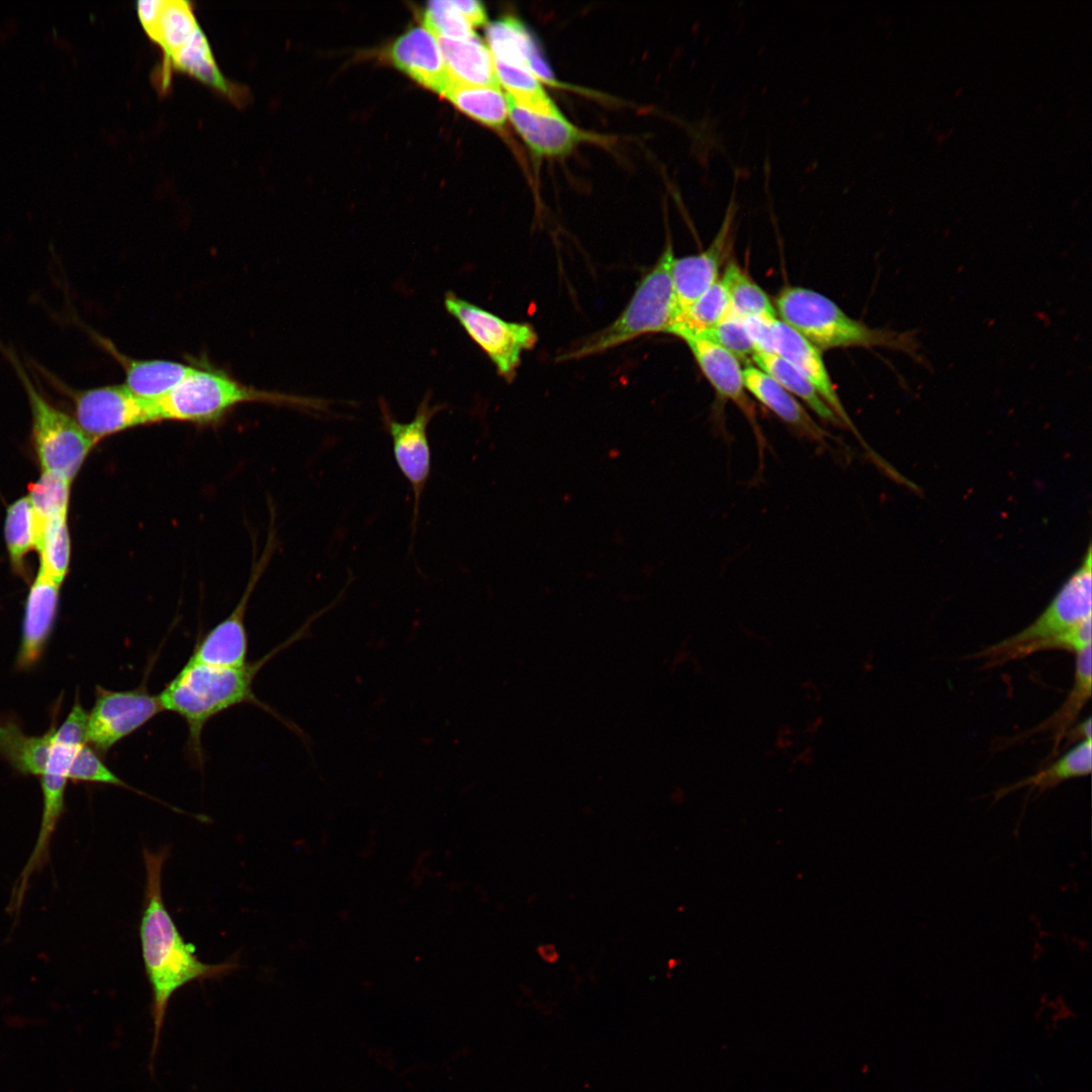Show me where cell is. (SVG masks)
<instances>
[{
  "label": "cell",
  "mask_w": 1092,
  "mask_h": 1092,
  "mask_svg": "<svg viewBox=\"0 0 1092 1092\" xmlns=\"http://www.w3.org/2000/svg\"><path fill=\"white\" fill-rule=\"evenodd\" d=\"M168 854L167 846L157 851L149 848L143 850L146 887L140 939L145 972L152 991V1062L159 1046L168 1005L175 992L192 982L221 978L239 967L235 961L219 964L201 962L195 953V946L181 935L163 898L162 873Z\"/></svg>",
  "instance_id": "1"
},
{
  "label": "cell",
  "mask_w": 1092,
  "mask_h": 1092,
  "mask_svg": "<svg viewBox=\"0 0 1092 1092\" xmlns=\"http://www.w3.org/2000/svg\"><path fill=\"white\" fill-rule=\"evenodd\" d=\"M776 306L782 321L819 350L885 347L923 363L916 332L871 329L812 289L786 287L778 294Z\"/></svg>",
  "instance_id": "2"
},
{
  "label": "cell",
  "mask_w": 1092,
  "mask_h": 1092,
  "mask_svg": "<svg viewBox=\"0 0 1092 1092\" xmlns=\"http://www.w3.org/2000/svg\"><path fill=\"white\" fill-rule=\"evenodd\" d=\"M270 654L240 667H218L188 660L159 695L165 711L183 718L189 730V742L201 754V733L215 715L244 703L259 701L253 682Z\"/></svg>",
  "instance_id": "3"
},
{
  "label": "cell",
  "mask_w": 1092,
  "mask_h": 1092,
  "mask_svg": "<svg viewBox=\"0 0 1092 1092\" xmlns=\"http://www.w3.org/2000/svg\"><path fill=\"white\" fill-rule=\"evenodd\" d=\"M174 388L153 399L158 421L211 424L221 420L237 405L268 402L323 410L324 401L276 391L258 389L233 378L226 372L198 363Z\"/></svg>",
  "instance_id": "4"
},
{
  "label": "cell",
  "mask_w": 1092,
  "mask_h": 1092,
  "mask_svg": "<svg viewBox=\"0 0 1092 1092\" xmlns=\"http://www.w3.org/2000/svg\"><path fill=\"white\" fill-rule=\"evenodd\" d=\"M674 258L672 244L667 241L657 262L641 278L619 316L611 325L559 355L557 361L600 354L643 335L669 333L678 314L671 278Z\"/></svg>",
  "instance_id": "5"
},
{
  "label": "cell",
  "mask_w": 1092,
  "mask_h": 1092,
  "mask_svg": "<svg viewBox=\"0 0 1092 1092\" xmlns=\"http://www.w3.org/2000/svg\"><path fill=\"white\" fill-rule=\"evenodd\" d=\"M28 399L31 433L41 472L73 481L92 448L98 443L87 435L74 417L52 404L37 389L17 355L3 345Z\"/></svg>",
  "instance_id": "6"
},
{
  "label": "cell",
  "mask_w": 1092,
  "mask_h": 1092,
  "mask_svg": "<svg viewBox=\"0 0 1092 1092\" xmlns=\"http://www.w3.org/2000/svg\"><path fill=\"white\" fill-rule=\"evenodd\" d=\"M1092 555L1088 545L1080 566L1063 584L1045 610L1029 626L984 648L972 657L986 659V667H994L1026 656L1027 650L1054 638L1091 617Z\"/></svg>",
  "instance_id": "7"
},
{
  "label": "cell",
  "mask_w": 1092,
  "mask_h": 1092,
  "mask_svg": "<svg viewBox=\"0 0 1092 1092\" xmlns=\"http://www.w3.org/2000/svg\"><path fill=\"white\" fill-rule=\"evenodd\" d=\"M445 307L470 339L483 351L507 380H513L524 352L532 350L538 336L526 323L508 322L454 292L445 295Z\"/></svg>",
  "instance_id": "8"
},
{
  "label": "cell",
  "mask_w": 1092,
  "mask_h": 1092,
  "mask_svg": "<svg viewBox=\"0 0 1092 1092\" xmlns=\"http://www.w3.org/2000/svg\"><path fill=\"white\" fill-rule=\"evenodd\" d=\"M57 387L72 400L75 420L96 442L134 427L159 423L154 400L138 397L123 384L73 389L59 383Z\"/></svg>",
  "instance_id": "9"
},
{
  "label": "cell",
  "mask_w": 1092,
  "mask_h": 1092,
  "mask_svg": "<svg viewBox=\"0 0 1092 1092\" xmlns=\"http://www.w3.org/2000/svg\"><path fill=\"white\" fill-rule=\"evenodd\" d=\"M163 711L159 695L150 694L146 686L118 692L97 687L88 713L87 743L99 753H106Z\"/></svg>",
  "instance_id": "10"
},
{
  "label": "cell",
  "mask_w": 1092,
  "mask_h": 1092,
  "mask_svg": "<svg viewBox=\"0 0 1092 1092\" xmlns=\"http://www.w3.org/2000/svg\"><path fill=\"white\" fill-rule=\"evenodd\" d=\"M380 406L383 422L392 440L394 459L413 489L412 526L415 532L421 498L431 472V449L427 429L432 418L443 410L444 405H431L430 397L425 396L414 419L408 423H400L392 418L385 403Z\"/></svg>",
  "instance_id": "11"
},
{
  "label": "cell",
  "mask_w": 1092,
  "mask_h": 1092,
  "mask_svg": "<svg viewBox=\"0 0 1092 1092\" xmlns=\"http://www.w3.org/2000/svg\"><path fill=\"white\" fill-rule=\"evenodd\" d=\"M771 335L774 354L787 361L809 379L824 401L842 422L844 428L850 430V432L858 439L875 464L882 468L884 472L887 471L890 468V464L886 463L884 459L870 448L850 420L835 390L819 349L782 320L776 318L772 322Z\"/></svg>",
  "instance_id": "12"
},
{
  "label": "cell",
  "mask_w": 1092,
  "mask_h": 1092,
  "mask_svg": "<svg viewBox=\"0 0 1092 1092\" xmlns=\"http://www.w3.org/2000/svg\"><path fill=\"white\" fill-rule=\"evenodd\" d=\"M735 212V202L732 199L721 228L710 246L697 255L673 259L671 278L678 312L676 321L719 280L720 268L731 246Z\"/></svg>",
  "instance_id": "13"
},
{
  "label": "cell",
  "mask_w": 1092,
  "mask_h": 1092,
  "mask_svg": "<svg viewBox=\"0 0 1092 1092\" xmlns=\"http://www.w3.org/2000/svg\"><path fill=\"white\" fill-rule=\"evenodd\" d=\"M707 380L722 398L735 403L751 424L759 450L765 446L752 401L747 396L740 362L714 342L696 336L681 338Z\"/></svg>",
  "instance_id": "14"
},
{
  "label": "cell",
  "mask_w": 1092,
  "mask_h": 1092,
  "mask_svg": "<svg viewBox=\"0 0 1092 1092\" xmlns=\"http://www.w3.org/2000/svg\"><path fill=\"white\" fill-rule=\"evenodd\" d=\"M267 558L268 554L264 555L253 571L246 590L234 611L196 644L189 658L190 661L218 667H240L247 663L248 636L244 618L249 599L263 572Z\"/></svg>",
  "instance_id": "15"
},
{
  "label": "cell",
  "mask_w": 1092,
  "mask_h": 1092,
  "mask_svg": "<svg viewBox=\"0 0 1092 1092\" xmlns=\"http://www.w3.org/2000/svg\"><path fill=\"white\" fill-rule=\"evenodd\" d=\"M508 115L517 132L533 154L560 157L593 136L569 122L564 115L537 113L522 107L507 93Z\"/></svg>",
  "instance_id": "16"
},
{
  "label": "cell",
  "mask_w": 1092,
  "mask_h": 1092,
  "mask_svg": "<svg viewBox=\"0 0 1092 1092\" xmlns=\"http://www.w3.org/2000/svg\"><path fill=\"white\" fill-rule=\"evenodd\" d=\"M61 583L38 571L26 598L16 666L27 669L40 658L56 622Z\"/></svg>",
  "instance_id": "17"
},
{
  "label": "cell",
  "mask_w": 1092,
  "mask_h": 1092,
  "mask_svg": "<svg viewBox=\"0 0 1092 1092\" xmlns=\"http://www.w3.org/2000/svg\"><path fill=\"white\" fill-rule=\"evenodd\" d=\"M394 65L423 86L444 95L453 82L437 37L425 27H414L392 44Z\"/></svg>",
  "instance_id": "18"
},
{
  "label": "cell",
  "mask_w": 1092,
  "mask_h": 1092,
  "mask_svg": "<svg viewBox=\"0 0 1092 1092\" xmlns=\"http://www.w3.org/2000/svg\"><path fill=\"white\" fill-rule=\"evenodd\" d=\"M94 339L122 367L124 386L144 399H157L168 393L194 368L192 365L161 359H135L120 352L113 343L98 334Z\"/></svg>",
  "instance_id": "19"
},
{
  "label": "cell",
  "mask_w": 1092,
  "mask_h": 1092,
  "mask_svg": "<svg viewBox=\"0 0 1092 1092\" xmlns=\"http://www.w3.org/2000/svg\"><path fill=\"white\" fill-rule=\"evenodd\" d=\"M746 391L774 413L796 433L825 446L831 437L808 414L796 397L757 366L743 369Z\"/></svg>",
  "instance_id": "20"
},
{
  "label": "cell",
  "mask_w": 1092,
  "mask_h": 1092,
  "mask_svg": "<svg viewBox=\"0 0 1092 1092\" xmlns=\"http://www.w3.org/2000/svg\"><path fill=\"white\" fill-rule=\"evenodd\" d=\"M486 39L493 60L526 69L540 82L557 86L533 37L516 17L507 16L488 24Z\"/></svg>",
  "instance_id": "21"
},
{
  "label": "cell",
  "mask_w": 1092,
  "mask_h": 1092,
  "mask_svg": "<svg viewBox=\"0 0 1092 1092\" xmlns=\"http://www.w3.org/2000/svg\"><path fill=\"white\" fill-rule=\"evenodd\" d=\"M172 69L195 77L234 102H240L245 98L243 89L228 81L217 68L209 42L201 27H198L193 35L169 58L163 60L159 81L162 90H166L170 84Z\"/></svg>",
  "instance_id": "22"
},
{
  "label": "cell",
  "mask_w": 1092,
  "mask_h": 1092,
  "mask_svg": "<svg viewBox=\"0 0 1092 1092\" xmlns=\"http://www.w3.org/2000/svg\"><path fill=\"white\" fill-rule=\"evenodd\" d=\"M437 39L453 84L499 87L491 53L478 35Z\"/></svg>",
  "instance_id": "23"
},
{
  "label": "cell",
  "mask_w": 1092,
  "mask_h": 1092,
  "mask_svg": "<svg viewBox=\"0 0 1092 1092\" xmlns=\"http://www.w3.org/2000/svg\"><path fill=\"white\" fill-rule=\"evenodd\" d=\"M56 729L41 736L25 734L10 718H0V756L22 775L41 776Z\"/></svg>",
  "instance_id": "24"
},
{
  "label": "cell",
  "mask_w": 1092,
  "mask_h": 1092,
  "mask_svg": "<svg viewBox=\"0 0 1092 1092\" xmlns=\"http://www.w3.org/2000/svg\"><path fill=\"white\" fill-rule=\"evenodd\" d=\"M1076 655L1074 684L1066 701L1049 719L1028 732V735L1042 731L1054 734V746L1049 758L1057 755L1067 731L1091 697V647Z\"/></svg>",
  "instance_id": "25"
},
{
  "label": "cell",
  "mask_w": 1092,
  "mask_h": 1092,
  "mask_svg": "<svg viewBox=\"0 0 1092 1092\" xmlns=\"http://www.w3.org/2000/svg\"><path fill=\"white\" fill-rule=\"evenodd\" d=\"M752 360L791 394L801 398L822 421L844 428L809 379L787 361L776 354L763 352L754 353Z\"/></svg>",
  "instance_id": "26"
},
{
  "label": "cell",
  "mask_w": 1092,
  "mask_h": 1092,
  "mask_svg": "<svg viewBox=\"0 0 1092 1092\" xmlns=\"http://www.w3.org/2000/svg\"><path fill=\"white\" fill-rule=\"evenodd\" d=\"M1091 739L1082 740L1058 760L1035 775L1025 778L1012 786L998 790L994 795L999 800L1017 789L1029 787L1042 793L1073 778L1084 777L1091 772Z\"/></svg>",
  "instance_id": "27"
},
{
  "label": "cell",
  "mask_w": 1092,
  "mask_h": 1092,
  "mask_svg": "<svg viewBox=\"0 0 1092 1092\" xmlns=\"http://www.w3.org/2000/svg\"><path fill=\"white\" fill-rule=\"evenodd\" d=\"M444 96L487 126L500 128L507 121L508 104L499 87L453 84Z\"/></svg>",
  "instance_id": "28"
},
{
  "label": "cell",
  "mask_w": 1092,
  "mask_h": 1092,
  "mask_svg": "<svg viewBox=\"0 0 1092 1092\" xmlns=\"http://www.w3.org/2000/svg\"><path fill=\"white\" fill-rule=\"evenodd\" d=\"M730 309L728 291L719 279L678 317L669 333L680 339L702 336L718 325Z\"/></svg>",
  "instance_id": "29"
},
{
  "label": "cell",
  "mask_w": 1092,
  "mask_h": 1092,
  "mask_svg": "<svg viewBox=\"0 0 1092 1092\" xmlns=\"http://www.w3.org/2000/svg\"><path fill=\"white\" fill-rule=\"evenodd\" d=\"M731 302V310L739 316L765 321L777 318L775 305L763 289L735 262H730L721 278Z\"/></svg>",
  "instance_id": "30"
},
{
  "label": "cell",
  "mask_w": 1092,
  "mask_h": 1092,
  "mask_svg": "<svg viewBox=\"0 0 1092 1092\" xmlns=\"http://www.w3.org/2000/svg\"><path fill=\"white\" fill-rule=\"evenodd\" d=\"M34 549L39 554L38 571L62 584L69 569L71 553L67 516L48 521L34 534Z\"/></svg>",
  "instance_id": "31"
},
{
  "label": "cell",
  "mask_w": 1092,
  "mask_h": 1092,
  "mask_svg": "<svg viewBox=\"0 0 1092 1092\" xmlns=\"http://www.w3.org/2000/svg\"><path fill=\"white\" fill-rule=\"evenodd\" d=\"M493 64L498 82L519 105L541 114L563 115L531 72L496 60H493Z\"/></svg>",
  "instance_id": "32"
},
{
  "label": "cell",
  "mask_w": 1092,
  "mask_h": 1092,
  "mask_svg": "<svg viewBox=\"0 0 1092 1092\" xmlns=\"http://www.w3.org/2000/svg\"><path fill=\"white\" fill-rule=\"evenodd\" d=\"M71 483L56 474L41 472L39 478L28 485L34 534L48 521L67 516Z\"/></svg>",
  "instance_id": "33"
},
{
  "label": "cell",
  "mask_w": 1092,
  "mask_h": 1092,
  "mask_svg": "<svg viewBox=\"0 0 1092 1092\" xmlns=\"http://www.w3.org/2000/svg\"><path fill=\"white\" fill-rule=\"evenodd\" d=\"M4 536L11 566L16 574H25L24 559L34 548L32 510L27 496L12 503L6 513Z\"/></svg>",
  "instance_id": "34"
},
{
  "label": "cell",
  "mask_w": 1092,
  "mask_h": 1092,
  "mask_svg": "<svg viewBox=\"0 0 1092 1092\" xmlns=\"http://www.w3.org/2000/svg\"><path fill=\"white\" fill-rule=\"evenodd\" d=\"M424 27L436 37L466 39L476 35L452 0H435L427 4Z\"/></svg>",
  "instance_id": "35"
},
{
  "label": "cell",
  "mask_w": 1092,
  "mask_h": 1092,
  "mask_svg": "<svg viewBox=\"0 0 1092 1092\" xmlns=\"http://www.w3.org/2000/svg\"><path fill=\"white\" fill-rule=\"evenodd\" d=\"M699 337L719 345L731 353L739 362L752 359L755 353L744 318L731 309L718 325Z\"/></svg>",
  "instance_id": "36"
},
{
  "label": "cell",
  "mask_w": 1092,
  "mask_h": 1092,
  "mask_svg": "<svg viewBox=\"0 0 1092 1092\" xmlns=\"http://www.w3.org/2000/svg\"><path fill=\"white\" fill-rule=\"evenodd\" d=\"M69 780L75 783L89 782L107 784L142 794L139 790L130 787L113 774L100 759L97 752H95L92 747L88 746L87 743L82 745L76 753L69 771Z\"/></svg>",
  "instance_id": "37"
},
{
  "label": "cell",
  "mask_w": 1092,
  "mask_h": 1092,
  "mask_svg": "<svg viewBox=\"0 0 1092 1092\" xmlns=\"http://www.w3.org/2000/svg\"><path fill=\"white\" fill-rule=\"evenodd\" d=\"M772 321H765L757 317H746L744 323L748 334L753 343L755 353H772V335L771 324Z\"/></svg>",
  "instance_id": "38"
},
{
  "label": "cell",
  "mask_w": 1092,
  "mask_h": 1092,
  "mask_svg": "<svg viewBox=\"0 0 1092 1092\" xmlns=\"http://www.w3.org/2000/svg\"><path fill=\"white\" fill-rule=\"evenodd\" d=\"M461 15L471 26L482 25L486 22V12L483 5L474 0H452Z\"/></svg>",
  "instance_id": "39"
},
{
  "label": "cell",
  "mask_w": 1092,
  "mask_h": 1092,
  "mask_svg": "<svg viewBox=\"0 0 1092 1092\" xmlns=\"http://www.w3.org/2000/svg\"><path fill=\"white\" fill-rule=\"evenodd\" d=\"M538 952L544 961L549 963L555 962L558 958L556 949L550 944L539 946Z\"/></svg>",
  "instance_id": "40"
}]
</instances>
